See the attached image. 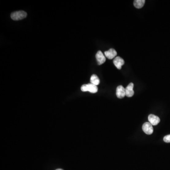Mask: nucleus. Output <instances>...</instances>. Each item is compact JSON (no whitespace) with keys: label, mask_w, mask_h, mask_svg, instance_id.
I'll return each mask as SVG.
<instances>
[{"label":"nucleus","mask_w":170,"mask_h":170,"mask_svg":"<svg viewBox=\"0 0 170 170\" xmlns=\"http://www.w3.org/2000/svg\"><path fill=\"white\" fill-rule=\"evenodd\" d=\"M95 57H96V60H97L99 65L102 64L106 62V57L100 51L96 53Z\"/></svg>","instance_id":"39448f33"},{"label":"nucleus","mask_w":170,"mask_h":170,"mask_svg":"<svg viewBox=\"0 0 170 170\" xmlns=\"http://www.w3.org/2000/svg\"><path fill=\"white\" fill-rule=\"evenodd\" d=\"M56 170H64L62 169H56Z\"/></svg>","instance_id":"ddd939ff"},{"label":"nucleus","mask_w":170,"mask_h":170,"mask_svg":"<svg viewBox=\"0 0 170 170\" xmlns=\"http://www.w3.org/2000/svg\"><path fill=\"white\" fill-rule=\"evenodd\" d=\"M90 81H91V83L95 85V86L99 85L100 83L99 79L98 76L95 75V74L92 75L91 78H90Z\"/></svg>","instance_id":"9b49d317"},{"label":"nucleus","mask_w":170,"mask_h":170,"mask_svg":"<svg viewBox=\"0 0 170 170\" xmlns=\"http://www.w3.org/2000/svg\"><path fill=\"white\" fill-rule=\"evenodd\" d=\"M27 16V14L25 11L23 10L15 11L11 14V19L14 21H19V20H23L26 18Z\"/></svg>","instance_id":"f03ea898"},{"label":"nucleus","mask_w":170,"mask_h":170,"mask_svg":"<svg viewBox=\"0 0 170 170\" xmlns=\"http://www.w3.org/2000/svg\"><path fill=\"white\" fill-rule=\"evenodd\" d=\"M133 87H134V84L133 83H130L125 88L126 96H127V97L131 98L134 94V91L133 90Z\"/></svg>","instance_id":"423d86ee"},{"label":"nucleus","mask_w":170,"mask_h":170,"mask_svg":"<svg viewBox=\"0 0 170 170\" xmlns=\"http://www.w3.org/2000/svg\"><path fill=\"white\" fill-rule=\"evenodd\" d=\"M117 52L113 48H111L108 51H107L105 52V55L106 57L110 60L114 58L117 56Z\"/></svg>","instance_id":"6e6552de"},{"label":"nucleus","mask_w":170,"mask_h":170,"mask_svg":"<svg viewBox=\"0 0 170 170\" xmlns=\"http://www.w3.org/2000/svg\"><path fill=\"white\" fill-rule=\"evenodd\" d=\"M116 95L119 99H122L126 95L125 88L122 86H119L116 89Z\"/></svg>","instance_id":"0eeeda50"},{"label":"nucleus","mask_w":170,"mask_h":170,"mask_svg":"<svg viewBox=\"0 0 170 170\" xmlns=\"http://www.w3.org/2000/svg\"><path fill=\"white\" fill-rule=\"evenodd\" d=\"M113 62H114V65L118 70H121L122 67V66L124 64V60L119 56L115 58Z\"/></svg>","instance_id":"20e7f679"},{"label":"nucleus","mask_w":170,"mask_h":170,"mask_svg":"<svg viewBox=\"0 0 170 170\" xmlns=\"http://www.w3.org/2000/svg\"><path fill=\"white\" fill-rule=\"evenodd\" d=\"M81 90L83 92L88 91L91 93H95L98 92V88L97 86L92 83H89L82 85L81 87Z\"/></svg>","instance_id":"f257e3e1"},{"label":"nucleus","mask_w":170,"mask_h":170,"mask_svg":"<svg viewBox=\"0 0 170 170\" xmlns=\"http://www.w3.org/2000/svg\"><path fill=\"white\" fill-rule=\"evenodd\" d=\"M142 129L144 132L147 135L152 134L154 131L153 125L150 122H145L144 123L142 126Z\"/></svg>","instance_id":"7ed1b4c3"},{"label":"nucleus","mask_w":170,"mask_h":170,"mask_svg":"<svg viewBox=\"0 0 170 170\" xmlns=\"http://www.w3.org/2000/svg\"><path fill=\"white\" fill-rule=\"evenodd\" d=\"M164 141L166 143H170V134L165 136L164 137Z\"/></svg>","instance_id":"f8f14e48"},{"label":"nucleus","mask_w":170,"mask_h":170,"mask_svg":"<svg viewBox=\"0 0 170 170\" xmlns=\"http://www.w3.org/2000/svg\"><path fill=\"white\" fill-rule=\"evenodd\" d=\"M145 2V0H135L134 1V5L136 8L141 9L144 6Z\"/></svg>","instance_id":"9d476101"},{"label":"nucleus","mask_w":170,"mask_h":170,"mask_svg":"<svg viewBox=\"0 0 170 170\" xmlns=\"http://www.w3.org/2000/svg\"><path fill=\"white\" fill-rule=\"evenodd\" d=\"M149 120L150 123L154 126L157 125L160 122V118L154 114H150L149 115Z\"/></svg>","instance_id":"1a4fd4ad"}]
</instances>
